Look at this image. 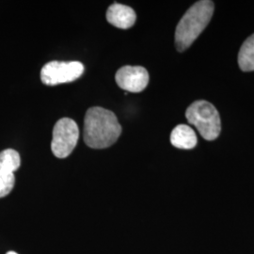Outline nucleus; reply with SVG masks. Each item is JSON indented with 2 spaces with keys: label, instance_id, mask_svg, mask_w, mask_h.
Returning <instances> with one entry per match:
<instances>
[{
  "label": "nucleus",
  "instance_id": "obj_1",
  "mask_svg": "<svg viewBox=\"0 0 254 254\" xmlns=\"http://www.w3.org/2000/svg\"><path fill=\"white\" fill-rule=\"evenodd\" d=\"M122 134L116 115L108 109H88L84 121V141L92 149H106L114 144Z\"/></svg>",
  "mask_w": 254,
  "mask_h": 254
},
{
  "label": "nucleus",
  "instance_id": "obj_2",
  "mask_svg": "<svg viewBox=\"0 0 254 254\" xmlns=\"http://www.w3.org/2000/svg\"><path fill=\"white\" fill-rule=\"evenodd\" d=\"M213 1L202 0L192 5L184 14L175 30V46L179 52L187 50L207 27L214 13Z\"/></svg>",
  "mask_w": 254,
  "mask_h": 254
},
{
  "label": "nucleus",
  "instance_id": "obj_3",
  "mask_svg": "<svg viewBox=\"0 0 254 254\" xmlns=\"http://www.w3.org/2000/svg\"><path fill=\"white\" fill-rule=\"evenodd\" d=\"M189 123L199 131L206 140L217 139L221 131L220 116L217 109L207 101L198 100L192 103L186 111Z\"/></svg>",
  "mask_w": 254,
  "mask_h": 254
},
{
  "label": "nucleus",
  "instance_id": "obj_4",
  "mask_svg": "<svg viewBox=\"0 0 254 254\" xmlns=\"http://www.w3.org/2000/svg\"><path fill=\"white\" fill-rule=\"evenodd\" d=\"M79 130L76 123L70 118L58 121L53 129L51 149L56 157L65 158L73 152L77 144Z\"/></svg>",
  "mask_w": 254,
  "mask_h": 254
},
{
  "label": "nucleus",
  "instance_id": "obj_5",
  "mask_svg": "<svg viewBox=\"0 0 254 254\" xmlns=\"http://www.w3.org/2000/svg\"><path fill=\"white\" fill-rule=\"evenodd\" d=\"M84 73V65L79 62H50L41 71V79L46 86L70 83L78 79Z\"/></svg>",
  "mask_w": 254,
  "mask_h": 254
},
{
  "label": "nucleus",
  "instance_id": "obj_6",
  "mask_svg": "<svg viewBox=\"0 0 254 254\" xmlns=\"http://www.w3.org/2000/svg\"><path fill=\"white\" fill-rule=\"evenodd\" d=\"M21 158L18 152L7 149L0 152V198L9 195L15 184L14 172L20 168Z\"/></svg>",
  "mask_w": 254,
  "mask_h": 254
},
{
  "label": "nucleus",
  "instance_id": "obj_7",
  "mask_svg": "<svg viewBox=\"0 0 254 254\" xmlns=\"http://www.w3.org/2000/svg\"><path fill=\"white\" fill-rule=\"evenodd\" d=\"M115 79L121 89L136 93L145 90L149 83V73L141 66H124L119 69Z\"/></svg>",
  "mask_w": 254,
  "mask_h": 254
},
{
  "label": "nucleus",
  "instance_id": "obj_8",
  "mask_svg": "<svg viewBox=\"0 0 254 254\" xmlns=\"http://www.w3.org/2000/svg\"><path fill=\"white\" fill-rule=\"evenodd\" d=\"M136 19L135 10L123 4L114 3L107 11V20L109 24L122 29L133 27L136 23Z\"/></svg>",
  "mask_w": 254,
  "mask_h": 254
},
{
  "label": "nucleus",
  "instance_id": "obj_9",
  "mask_svg": "<svg viewBox=\"0 0 254 254\" xmlns=\"http://www.w3.org/2000/svg\"><path fill=\"white\" fill-rule=\"evenodd\" d=\"M197 136L194 130L187 125H179L171 134V143L178 149L190 150L197 145Z\"/></svg>",
  "mask_w": 254,
  "mask_h": 254
},
{
  "label": "nucleus",
  "instance_id": "obj_10",
  "mask_svg": "<svg viewBox=\"0 0 254 254\" xmlns=\"http://www.w3.org/2000/svg\"><path fill=\"white\" fill-rule=\"evenodd\" d=\"M238 65L243 72L254 71V33L241 46L238 53Z\"/></svg>",
  "mask_w": 254,
  "mask_h": 254
},
{
  "label": "nucleus",
  "instance_id": "obj_11",
  "mask_svg": "<svg viewBox=\"0 0 254 254\" xmlns=\"http://www.w3.org/2000/svg\"><path fill=\"white\" fill-rule=\"evenodd\" d=\"M16 254V253H15V252H9V253H7V254Z\"/></svg>",
  "mask_w": 254,
  "mask_h": 254
}]
</instances>
